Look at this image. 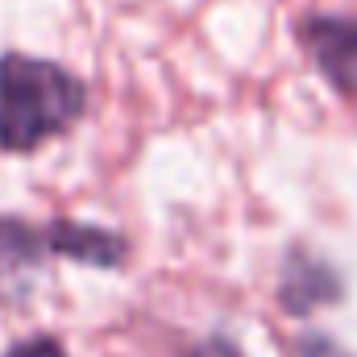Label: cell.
I'll use <instances>...</instances> for the list:
<instances>
[{
    "instance_id": "obj_1",
    "label": "cell",
    "mask_w": 357,
    "mask_h": 357,
    "mask_svg": "<svg viewBox=\"0 0 357 357\" xmlns=\"http://www.w3.org/2000/svg\"><path fill=\"white\" fill-rule=\"evenodd\" d=\"M88 112V88L75 71L29 59V54H0V150L29 154L50 137L67 133Z\"/></svg>"
},
{
    "instance_id": "obj_2",
    "label": "cell",
    "mask_w": 357,
    "mask_h": 357,
    "mask_svg": "<svg viewBox=\"0 0 357 357\" xmlns=\"http://www.w3.org/2000/svg\"><path fill=\"white\" fill-rule=\"evenodd\" d=\"M303 38L324 79L345 96H357V21L320 13L303 25Z\"/></svg>"
},
{
    "instance_id": "obj_3",
    "label": "cell",
    "mask_w": 357,
    "mask_h": 357,
    "mask_svg": "<svg viewBox=\"0 0 357 357\" xmlns=\"http://www.w3.org/2000/svg\"><path fill=\"white\" fill-rule=\"evenodd\" d=\"M46 233V250L59 258H71L79 266H96V270H116L125 266L129 258V241L112 229L100 225H79V220H50L42 225Z\"/></svg>"
},
{
    "instance_id": "obj_4",
    "label": "cell",
    "mask_w": 357,
    "mask_h": 357,
    "mask_svg": "<svg viewBox=\"0 0 357 357\" xmlns=\"http://www.w3.org/2000/svg\"><path fill=\"white\" fill-rule=\"evenodd\" d=\"M337 295H341V282H337V274L324 266L320 258H312V254H303V250H295V254L287 258L282 282H278V299H282V307H287L291 316H307L312 307L333 303Z\"/></svg>"
},
{
    "instance_id": "obj_5",
    "label": "cell",
    "mask_w": 357,
    "mask_h": 357,
    "mask_svg": "<svg viewBox=\"0 0 357 357\" xmlns=\"http://www.w3.org/2000/svg\"><path fill=\"white\" fill-rule=\"evenodd\" d=\"M4 357H67V345L59 341V337H25V341H17L13 349Z\"/></svg>"
},
{
    "instance_id": "obj_6",
    "label": "cell",
    "mask_w": 357,
    "mask_h": 357,
    "mask_svg": "<svg viewBox=\"0 0 357 357\" xmlns=\"http://www.w3.org/2000/svg\"><path fill=\"white\" fill-rule=\"evenodd\" d=\"M183 357H241V354H237V345H233V341H225V337H212V341H199V345H191Z\"/></svg>"
},
{
    "instance_id": "obj_7",
    "label": "cell",
    "mask_w": 357,
    "mask_h": 357,
    "mask_svg": "<svg viewBox=\"0 0 357 357\" xmlns=\"http://www.w3.org/2000/svg\"><path fill=\"white\" fill-rule=\"evenodd\" d=\"M299 357H345L333 341H324V337H307L303 345H299Z\"/></svg>"
}]
</instances>
